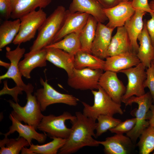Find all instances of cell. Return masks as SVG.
<instances>
[{
    "label": "cell",
    "instance_id": "cell-1",
    "mask_svg": "<svg viewBox=\"0 0 154 154\" xmlns=\"http://www.w3.org/2000/svg\"><path fill=\"white\" fill-rule=\"evenodd\" d=\"M76 119L71 123L72 126L68 137L58 151L59 154L75 153L85 146L97 147L99 144L96 138L94 131L96 121L86 117L80 112H75Z\"/></svg>",
    "mask_w": 154,
    "mask_h": 154
},
{
    "label": "cell",
    "instance_id": "cell-2",
    "mask_svg": "<svg viewBox=\"0 0 154 154\" xmlns=\"http://www.w3.org/2000/svg\"><path fill=\"white\" fill-rule=\"evenodd\" d=\"M67 10L59 5L48 17L40 28L36 39L30 49V51H37L50 45L62 27Z\"/></svg>",
    "mask_w": 154,
    "mask_h": 154
},
{
    "label": "cell",
    "instance_id": "cell-3",
    "mask_svg": "<svg viewBox=\"0 0 154 154\" xmlns=\"http://www.w3.org/2000/svg\"><path fill=\"white\" fill-rule=\"evenodd\" d=\"M91 92L94 98L93 105L82 102L84 107L82 113L85 116L96 121L100 115L113 116L116 114H123L121 104L114 101L100 86L98 90H92Z\"/></svg>",
    "mask_w": 154,
    "mask_h": 154
},
{
    "label": "cell",
    "instance_id": "cell-4",
    "mask_svg": "<svg viewBox=\"0 0 154 154\" xmlns=\"http://www.w3.org/2000/svg\"><path fill=\"white\" fill-rule=\"evenodd\" d=\"M153 102L151 95L148 92L140 96H132L124 103L125 106H131L134 103L138 105L137 109L131 112V114L136 119L135 125L131 130L126 133L134 143L142 132L149 125V121L147 120V115Z\"/></svg>",
    "mask_w": 154,
    "mask_h": 154
},
{
    "label": "cell",
    "instance_id": "cell-5",
    "mask_svg": "<svg viewBox=\"0 0 154 154\" xmlns=\"http://www.w3.org/2000/svg\"><path fill=\"white\" fill-rule=\"evenodd\" d=\"M33 92L30 91L26 93L27 102L23 107L11 100L8 102L13 109L11 114L15 117L20 121L34 126L37 130L44 115L41 113L40 105L36 96L32 94Z\"/></svg>",
    "mask_w": 154,
    "mask_h": 154
},
{
    "label": "cell",
    "instance_id": "cell-6",
    "mask_svg": "<svg viewBox=\"0 0 154 154\" xmlns=\"http://www.w3.org/2000/svg\"><path fill=\"white\" fill-rule=\"evenodd\" d=\"M76 119V116L72 115L67 112H64L57 116L53 114L44 116L37 129L43 132L50 138L57 137L67 139L71 129L67 127L65 121L69 120L72 123Z\"/></svg>",
    "mask_w": 154,
    "mask_h": 154
},
{
    "label": "cell",
    "instance_id": "cell-7",
    "mask_svg": "<svg viewBox=\"0 0 154 154\" xmlns=\"http://www.w3.org/2000/svg\"><path fill=\"white\" fill-rule=\"evenodd\" d=\"M46 13L42 9L34 11L23 16L20 18L19 31L13 43L15 45L29 41L34 38L47 18Z\"/></svg>",
    "mask_w": 154,
    "mask_h": 154
},
{
    "label": "cell",
    "instance_id": "cell-8",
    "mask_svg": "<svg viewBox=\"0 0 154 154\" xmlns=\"http://www.w3.org/2000/svg\"><path fill=\"white\" fill-rule=\"evenodd\" d=\"M40 82L42 88L37 89L34 93L39 104L41 110L43 112L51 105L62 103L69 106H76L79 101L78 99L72 95L63 94L57 91L40 77Z\"/></svg>",
    "mask_w": 154,
    "mask_h": 154
},
{
    "label": "cell",
    "instance_id": "cell-9",
    "mask_svg": "<svg viewBox=\"0 0 154 154\" xmlns=\"http://www.w3.org/2000/svg\"><path fill=\"white\" fill-rule=\"evenodd\" d=\"M6 50L5 56L10 61V65L6 72L0 76V81L6 78L11 79L16 84L15 88L21 94H22V91L26 92L33 91L34 87L32 84L29 83L27 85L23 82L19 67L20 60L25 53V49L21 48L20 45H18L13 50H11L9 47H7Z\"/></svg>",
    "mask_w": 154,
    "mask_h": 154
},
{
    "label": "cell",
    "instance_id": "cell-10",
    "mask_svg": "<svg viewBox=\"0 0 154 154\" xmlns=\"http://www.w3.org/2000/svg\"><path fill=\"white\" fill-rule=\"evenodd\" d=\"M146 68L140 62L134 67L119 72L125 74L128 80L126 91L122 98V102L124 103L132 96L139 97L146 93L144 86L147 78Z\"/></svg>",
    "mask_w": 154,
    "mask_h": 154
},
{
    "label": "cell",
    "instance_id": "cell-11",
    "mask_svg": "<svg viewBox=\"0 0 154 154\" xmlns=\"http://www.w3.org/2000/svg\"><path fill=\"white\" fill-rule=\"evenodd\" d=\"M103 70L89 68L80 69L74 68L72 74L68 77V84L76 90H98L99 80Z\"/></svg>",
    "mask_w": 154,
    "mask_h": 154
},
{
    "label": "cell",
    "instance_id": "cell-12",
    "mask_svg": "<svg viewBox=\"0 0 154 154\" xmlns=\"http://www.w3.org/2000/svg\"><path fill=\"white\" fill-rule=\"evenodd\" d=\"M132 0L124 1L117 5L104 10L109 20L106 25L114 29L124 26L126 22L134 14L135 11L132 6Z\"/></svg>",
    "mask_w": 154,
    "mask_h": 154
},
{
    "label": "cell",
    "instance_id": "cell-13",
    "mask_svg": "<svg viewBox=\"0 0 154 154\" xmlns=\"http://www.w3.org/2000/svg\"><path fill=\"white\" fill-rule=\"evenodd\" d=\"M117 73L110 71H105L100 77L98 84L114 101L121 104L126 87L119 79Z\"/></svg>",
    "mask_w": 154,
    "mask_h": 154
},
{
    "label": "cell",
    "instance_id": "cell-14",
    "mask_svg": "<svg viewBox=\"0 0 154 154\" xmlns=\"http://www.w3.org/2000/svg\"><path fill=\"white\" fill-rule=\"evenodd\" d=\"M90 15L80 12L70 13L67 10L64 24L56 36L53 43L61 40L69 34L73 33L80 34L86 25Z\"/></svg>",
    "mask_w": 154,
    "mask_h": 154
},
{
    "label": "cell",
    "instance_id": "cell-15",
    "mask_svg": "<svg viewBox=\"0 0 154 154\" xmlns=\"http://www.w3.org/2000/svg\"><path fill=\"white\" fill-rule=\"evenodd\" d=\"M98 143L103 146L106 154H129L134 148V143L130 138L121 134H116L104 141H98Z\"/></svg>",
    "mask_w": 154,
    "mask_h": 154
},
{
    "label": "cell",
    "instance_id": "cell-16",
    "mask_svg": "<svg viewBox=\"0 0 154 154\" xmlns=\"http://www.w3.org/2000/svg\"><path fill=\"white\" fill-rule=\"evenodd\" d=\"M114 29L102 23H98L91 48L92 54L103 60L107 57L108 50Z\"/></svg>",
    "mask_w": 154,
    "mask_h": 154
},
{
    "label": "cell",
    "instance_id": "cell-17",
    "mask_svg": "<svg viewBox=\"0 0 154 154\" xmlns=\"http://www.w3.org/2000/svg\"><path fill=\"white\" fill-rule=\"evenodd\" d=\"M69 12L85 13L94 17L98 23H104L108 20L104 8L96 0H72Z\"/></svg>",
    "mask_w": 154,
    "mask_h": 154
},
{
    "label": "cell",
    "instance_id": "cell-18",
    "mask_svg": "<svg viewBox=\"0 0 154 154\" xmlns=\"http://www.w3.org/2000/svg\"><path fill=\"white\" fill-rule=\"evenodd\" d=\"M47 50L45 48L30 52L24 54L23 59L19 62V67L22 75L26 78H31L32 71L37 67L46 65Z\"/></svg>",
    "mask_w": 154,
    "mask_h": 154
},
{
    "label": "cell",
    "instance_id": "cell-19",
    "mask_svg": "<svg viewBox=\"0 0 154 154\" xmlns=\"http://www.w3.org/2000/svg\"><path fill=\"white\" fill-rule=\"evenodd\" d=\"M9 118L12 122V125L10 127L9 131L6 133H0L5 135V137L10 134L17 131L19 137L25 138L31 145L33 139L37 140L40 143H44L47 138V135L45 133H39L36 131L35 127L29 125H23L10 114Z\"/></svg>",
    "mask_w": 154,
    "mask_h": 154
},
{
    "label": "cell",
    "instance_id": "cell-20",
    "mask_svg": "<svg viewBox=\"0 0 154 154\" xmlns=\"http://www.w3.org/2000/svg\"><path fill=\"white\" fill-rule=\"evenodd\" d=\"M104 70L116 73L135 66L141 62L137 54L131 52L107 57Z\"/></svg>",
    "mask_w": 154,
    "mask_h": 154
},
{
    "label": "cell",
    "instance_id": "cell-21",
    "mask_svg": "<svg viewBox=\"0 0 154 154\" xmlns=\"http://www.w3.org/2000/svg\"><path fill=\"white\" fill-rule=\"evenodd\" d=\"M146 21L145 19L143 21V29L138 37L140 45L137 54L141 62L146 68L151 66L154 59V47L147 31Z\"/></svg>",
    "mask_w": 154,
    "mask_h": 154
},
{
    "label": "cell",
    "instance_id": "cell-22",
    "mask_svg": "<svg viewBox=\"0 0 154 154\" xmlns=\"http://www.w3.org/2000/svg\"><path fill=\"white\" fill-rule=\"evenodd\" d=\"M47 50V60L56 66L64 69L68 77L72 74L74 67V56L64 51L54 47L45 48Z\"/></svg>",
    "mask_w": 154,
    "mask_h": 154
},
{
    "label": "cell",
    "instance_id": "cell-23",
    "mask_svg": "<svg viewBox=\"0 0 154 154\" xmlns=\"http://www.w3.org/2000/svg\"><path fill=\"white\" fill-rule=\"evenodd\" d=\"M12 9L11 18L20 19L35 10L37 8L42 9L47 7L52 0H10Z\"/></svg>",
    "mask_w": 154,
    "mask_h": 154
},
{
    "label": "cell",
    "instance_id": "cell-24",
    "mask_svg": "<svg viewBox=\"0 0 154 154\" xmlns=\"http://www.w3.org/2000/svg\"><path fill=\"white\" fill-rule=\"evenodd\" d=\"M147 13L135 11L134 15L127 21L124 26L129 36L133 52L137 54L139 46L137 40L143 26V18Z\"/></svg>",
    "mask_w": 154,
    "mask_h": 154
},
{
    "label": "cell",
    "instance_id": "cell-25",
    "mask_svg": "<svg viewBox=\"0 0 154 154\" xmlns=\"http://www.w3.org/2000/svg\"><path fill=\"white\" fill-rule=\"evenodd\" d=\"M112 37L107 53V57L132 52L130 40L124 26L117 27Z\"/></svg>",
    "mask_w": 154,
    "mask_h": 154
},
{
    "label": "cell",
    "instance_id": "cell-26",
    "mask_svg": "<svg viewBox=\"0 0 154 154\" xmlns=\"http://www.w3.org/2000/svg\"><path fill=\"white\" fill-rule=\"evenodd\" d=\"M105 61L92 53L81 50L79 51L75 55L74 68L82 69L89 68L93 69L104 70Z\"/></svg>",
    "mask_w": 154,
    "mask_h": 154
},
{
    "label": "cell",
    "instance_id": "cell-27",
    "mask_svg": "<svg viewBox=\"0 0 154 154\" xmlns=\"http://www.w3.org/2000/svg\"><path fill=\"white\" fill-rule=\"evenodd\" d=\"M50 142L39 145L31 144L29 148L23 147L21 150L22 154H56L64 144L66 139L52 137Z\"/></svg>",
    "mask_w": 154,
    "mask_h": 154
},
{
    "label": "cell",
    "instance_id": "cell-28",
    "mask_svg": "<svg viewBox=\"0 0 154 154\" xmlns=\"http://www.w3.org/2000/svg\"><path fill=\"white\" fill-rule=\"evenodd\" d=\"M98 23L94 17L89 15L86 25L80 34L81 50L92 53V44L95 37Z\"/></svg>",
    "mask_w": 154,
    "mask_h": 154
},
{
    "label": "cell",
    "instance_id": "cell-29",
    "mask_svg": "<svg viewBox=\"0 0 154 154\" xmlns=\"http://www.w3.org/2000/svg\"><path fill=\"white\" fill-rule=\"evenodd\" d=\"M20 19L13 21L6 20L0 26V49L13 42L18 34L20 24Z\"/></svg>",
    "mask_w": 154,
    "mask_h": 154
},
{
    "label": "cell",
    "instance_id": "cell-30",
    "mask_svg": "<svg viewBox=\"0 0 154 154\" xmlns=\"http://www.w3.org/2000/svg\"><path fill=\"white\" fill-rule=\"evenodd\" d=\"M80 34L72 33L65 36L61 40L46 46L61 49L74 56L81 49Z\"/></svg>",
    "mask_w": 154,
    "mask_h": 154
},
{
    "label": "cell",
    "instance_id": "cell-31",
    "mask_svg": "<svg viewBox=\"0 0 154 154\" xmlns=\"http://www.w3.org/2000/svg\"><path fill=\"white\" fill-rule=\"evenodd\" d=\"M24 138L19 137L16 139L5 137L0 141V154H18L23 147L30 146Z\"/></svg>",
    "mask_w": 154,
    "mask_h": 154
},
{
    "label": "cell",
    "instance_id": "cell-32",
    "mask_svg": "<svg viewBox=\"0 0 154 154\" xmlns=\"http://www.w3.org/2000/svg\"><path fill=\"white\" fill-rule=\"evenodd\" d=\"M137 143L140 154H149L154 150V127L149 125L142 133Z\"/></svg>",
    "mask_w": 154,
    "mask_h": 154
},
{
    "label": "cell",
    "instance_id": "cell-33",
    "mask_svg": "<svg viewBox=\"0 0 154 154\" xmlns=\"http://www.w3.org/2000/svg\"><path fill=\"white\" fill-rule=\"evenodd\" d=\"M97 120L96 128V138L117 126L121 121L119 119L114 118L113 116L107 115H100Z\"/></svg>",
    "mask_w": 154,
    "mask_h": 154
},
{
    "label": "cell",
    "instance_id": "cell-34",
    "mask_svg": "<svg viewBox=\"0 0 154 154\" xmlns=\"http://www.w3.org/2000/svg\"><path fill=\"white\" fill-rule=\"evenodd\" d=\"M136 122V119L135 117L127 119L124 121H121L116 127L109 130L111 133L116 134L126 133L133 128Z\"/></svg>",
    "mask_w": 154,
    "mask_h": 154
},
{
    "label": "cell",
    "instance_id": "cell-35",
    "mask_svg": "<svg viewBox=\"0 0 154 154\" xmlns=\"http://www.w3.org/2000/svg\"><path fill=\"white\" fill-rule=\"evenodd\" d=\"M147 78L144 82L145 88L147 87L154 103V64L151 62V66L146 69Z\"/></svg>",
    "mask_w": 154,
    "mask_h": 154
},
{
    "label": "cell",
    "instance_id": "cell-36",
    "mask_svg": "<svg viewBox=\"0 0 154 154\" xmlns=\"http://www.w3.org/2000/svg\"><path fill=\"white\" fill-rule=\"evenodd\" d=\"M0 12L2 17L6 20L11 18L12 9L10 0H0Z\"/></svg>",
    "mask_w": 154,
    "mask_h": 154
},
{
    "label": "cell",
    "instance_id": "cell-37",
    "mask_svg": "<svg viewBox=\"0 0 154 154\" xmlns=\"http://www.w3.org/2000/svg\"><path fill=\"white\" fill-rule=\"evenodd\" d=\"M132 6L135 11H139L150 13L154 12L150 8L148 0H132Z\"/></svg>",
    "mask_w": 154,
    "mask_h": 154
},
{
    "label": "cell",
    "instance_id": "cell-38",
    "mask_svg": "<svg viewBox=\"0 0 154 154\" xmlns=\"http://www.w3.org/2000/svg\"><path fill=\"white\" fill-rule=\"evenodd\" d=\"M150 14L151 18L146 21V26L152 43L154 47V12Z\"/></svg>",
    "mask_w": 154,
    "mask_h": 154
},
{
    "label": "cell",
    "instance_id": "cell-39",
    "mask_svg": "<svg viewBox=\"0 0 154 154\" xmlns=\"http://www.w3.org/2000/svg\"><path fill=\"white\" fill-rule=\"evenodd\" d=\"M104 9L112 8L119 4L123 0H96Z\"/></svg>",
    "mask_w": 154,
    "mask_h": 154
},
{
    "label": "cell",
    "instance_id": "cell-40",
    "mask_svg": "<svg viewBox=\"0 0 154 154\" xmlns=\"http://www.w3.org/2000/svg\"><path fill=\"white\" fill-rule=\"evenodd\" d=\"M147 119H148L149 125L154 127V104H152L147 115Z\"/></svg>",
    "mask_w": 154,
    "mask_h": 154
},
{
    "label": "cell",
    "instance_id": "cell-41",
    "mask_svg": "<svg viewBox=\"0 0 154 154\" xmlns=\"http://www.w3.org/2000/svg\"><path fill=\"white\" fill-rule=\"evenodd\" d=\"M0 65L1 66L4 67L8 69L10 66V63H7L0 60Z\"/></svg>",
    "mask_w": 154,
    "mask_h": 154
},
{
    "label": "cell",
    "instance_id": "cell-42",
    "mask_svg": "<svg viewBox=\"0 0 154 154\" xmlns=\"http://www.w3.org/2000/svg\"><path fill=\"white\" fill-rule=\"evenodd\" d=\"M149 5L150 9L154 12V0L151 1Z\"/></svg>",
    "mask_w": 154,
    "mask_h": 154
},
{
    "label": "cell",
    "instance_id": "cell-43",
    "mask_svg": "<svg viewBox=\"0 0 154 154\" xmlns=\"http://www.w3.org/2000/svg\"><path fill=\"white\" fill-rule=\"evenodd\" d=\"M151 63H152L153 64H154V59L152 61Z\"/></svg>",
    "mask_w": 154,
    "mask_h": 154
},
{
    "label": "cell",
    "instance_id": "cell-44",
    "mask_svg": "<svg viewBox=\"0 0 154 154\" xmlns=\"http://www.w3.org/2000/svg\"><path fill=\"white\" fill-rule=\"evenodd\" d=\"M123 1H129V0H123Z\"/></svg>",
    "mask_w": 154,
    "mask_h": 154
},
{
    "label": "cell",
    "instance_id": "cell-45",
    "mask_svg": "<svg viewBox=\"0 0 154 154\" xmlns=\"http://www.w3.org/2000/svg\"><path fill=\"white\" fill-rule=\"evenodd\" d=\"M153 154H154V153H153Z\"/></svg>",
    "mask_w": 154,
    "mask_h": 154
}]
</instances>
